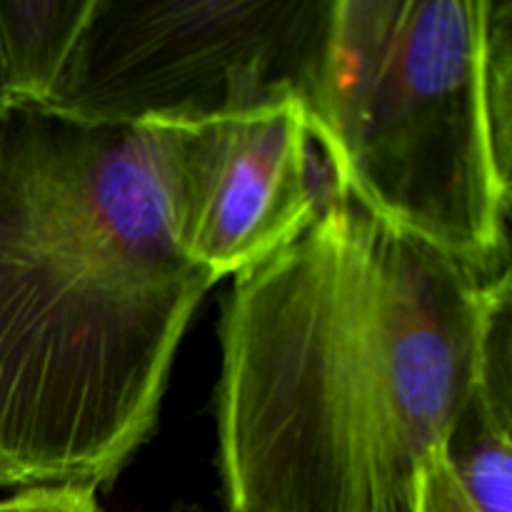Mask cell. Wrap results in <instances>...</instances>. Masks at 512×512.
I'll use <instances>...</instances> for the list:
<instances>
[{
    "mask_svg": "<svg viewBox=\"0 0 512 512\" xmlns=\"http://www.w3.org/2000/svg\"><path fill=\"white\" fill-rule=\"evenodd\" d=\"M233 278L215 400L225 512L413 510L478 388L483 280L330 175L308 228Z\"/></svg>",
    "mask_w": 512,
    "mask_h": 512,
    "instance_id": "obj_1",
    "label": "cell"
},
{
    "mask_svg": "<svg viewBox=\"0 0 512 512\" xmlns=\"http://www.w3.org/2000/svg\"><path fill=\"white\" fill-rule=\"evenodd\" d=\"M178 128L0 118V490L108 488L218 283L180 245Z\"/></svg>",
    "mask_w": 512,
    "mask_h": 512,
    "instance_id": "obj_2",
    "label": "cell"
},
{
    "mask_svg": "<svg viewBox=\"0 0 512 512\" xmlns=\"http://www.w3.org/2000/svg\"><path fill=\"white\" fill-rule=\"evenodd\" d=\"M485 13L488 0H333L303 95L335 188L483 283L510 248Z\"/></svg>",
    "mask_w": 512,
    "mask_h": 512,
    "instance_id": "obj_3",
    "label": "cell"
},
{
    "mask_svg": "<svg viewBox=\"0 0 512 512\" xmlns=\"http://www.w3.org/2000/svg\"><path fill=\"white\" fill-rule=\"evenodd\" d=\"M333 0H93L45 108L185 128L303 95Z\"/></svg>",
    "mask_w": 512,
    "mask_h": 512,
    "instance_id": "obj_4",
    "label": "cell"
},
{
    "mask_svg": "<svg viewBox=\"0 0 512 512\" xmlns=\"http://www.w3.org/2000/svg\"><path fill=\"white\" fill-rule=\"evenodd\" d=\"M328 173L298 98L178 128L175 218L180 245L218 280L298 238L323 203Z\"/></svg>",
    "mask_w": 512,
    "mask_h": 512,
    "instance_id": "obj_5",
    "label": "cell"
},
{
    "mask_svg": "<svg viewBox=\"0 0 512 512\" xmlns=\"http://www.w3.org/2000/svg\"><path fill=\"white\" fill-rule=\"evenodd\" d=\"M93 0H0V53L13 103L45 105Z\"/></svg>",
    "mask_w": 512,
    "mask_h": 512,
    "instance_id": "obj_6",
    "label": "cell"
},
{
    "mask_svg": "<svg viewBox=\"0 0 512 512\" xmlns=\"http://www.w3.org/2000/svg\"><path fill=\"white\" fill-rule=\"evenodd\" d=\"M445 455L480 512H512V438L478 388L445 445Z\"/></svg>",
    "mask_w": 512,
    "mask_h": 512,
    "instance_id": "obj_7",
    "label": "cell"
},
{
    "mask_svg": "<svg viewBox=\"0 0 512 512\" xmlns=\"http://www.w3.org/2000/svg\"><path fill=\"white\" fill-rule=\"evenodd\" d=\"M478 390L512 438V265L480 285Z\"/></svg>",
    "mask_w": 512,
    "mask_h": 512,
    "instance_id": "obj_8",
    "label": "cell"
},
{
    "mask_svg": "<svg viewBox=\"0 0 512 512\" xmlns=\"http://www.w3.org/2000/svg\"><path fill=\"white\" fill-rule=\"evenodd\" d=\"M485 88L490 135L503 188L505 218L512 228V0H488L485 13Z\"/></svg>",
    "mask_w": 512,
    "mask_h": 512,
    "instance_id": "obj_9",
    "label": "cell"
},
{
    "mask_svg": "<svg viewBox=\"0 0 512 512\" xmlns=\"http://www.w3.org/2000/svg\"><path fill=\"white\" fill-rule=\"evenodd\" d=\"M410 512H480L455 475L445 450L435 453L420 470L415 503Z\"/></svg>",
    "mask_w": 512,
    "mask_h": 512,
    "instance_id": "obj_10",
    "label": "cell"
},
{
    "mask_svg": "<svg viewBox=\"0 0 512 512\" xmlns=\"http://www.w3.org/2000/svg\"><path fill=\"white\" fill-rule=\"evenodd\" d=\"M0 512H103L98 490L83 485H40L0 500Z\"/></svg>",
    "mask_w": 512,
    "mask_h": 512,
    "instance_id": "obj_11",
    "label": "cell"
},
{
    "mask_svg": "<svg viewBox=\"0 0 512 512\" xmlns=\"http://www.w3.org/2000/svg\"><path fill=\"white\" fill-rule=\"evenodd\" d=\"M13 105V98H10L8 80H5V65H3V53H0V118L8 113V108Z\"/></svg>",
    "mask_w": 512,
    "mask_h": 512,
    "instance_id": "obj_12",
    "label": "cell"
},
{
    "mask_svg": "<svg viewBox=\"0 0 512 512\" xmlns=\"http://www.w3.org/2000/svg\"><path fill=\"white\" fill-rule=\"evenodd\" d=\"M175 512H190V508L188 510H175Z\"/></svg>",
    "mask_w": 512,
    "mask_h": 512,
    "instance_id": "obj_13",
    "label": "cell"
},
{
    "mask_svg": "<svg viewBox=\"0 0 512 512\" xmlns=\"http://www.w3.org/2000/svg\"><path fill=\"white\" fill-rule=\"evenodd\" d=\"M190 512H198V510H190Z\"/></svg>",
    "mask_w": 512,
    "mask_h": 512,
    "instance_id": "obj_14",
    "label": "cell"
}]
</instances>
